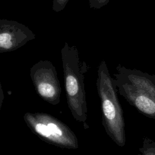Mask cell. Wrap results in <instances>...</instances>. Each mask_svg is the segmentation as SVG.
<instances>
[{"instance_id":"1","label":"cell","mask_w":155,"mask_h":155,"mask_svg":"<svg viewBox=\"0 0 155 155\" xmlns=\"http://www.w3.org/2000/svg\"><path fill=\"white\" fill-rule=\"evenodd\" d=\"M114 74L117 92L144 116L155 119V74L118 65Z\"/></svg>"},{"instance_id":"2","label":"cell","mask_w":155,"mask_h":155,"mask_svg":"<svg viewBox=\"0 0 155 155\" xmlns=\"http://www.w3.org/2000/svg\"><path fill=\"white\" fill-rule=\"evenodd\" d=\"M97 91L102 110V124L107 134L119 147L126 142L123 111L117 97V90L105 61L97 69Z\"/></svg>"},{"instance_id":"3","label":"cell","mask_w":155,"mask_h":155,"mask_svg":"<svg viewBox=\"0 0 155 155\" xmlns=\"http://www.w3.org/2000/svg\"><path fill=\"white\" fill-rule=\"evenodd\" d=\"M61 59L67 101L74 119L86 125L87 106L84 73L87 71L85 62H81L76 46L65 42L61 49Z\"/></svg>"},{"instance_id":"4","label":"cell","mask_w":155,"mask_h":155,"mask_svg":"<svg viewBox=\"0 0 155 155\" xmlns=\"http://www.w3.org/2000/svg\"><path fill=\"white\" fill-rule=\"evenodd\" d=\"M23 118L30 130L44 142L62 148H79L75 133L56 117L44 113L27 112Z\"/></svg>"},{"instance_id":"5","label":"cell","mask_w":155,"mask_h":155,"mask_svg":"<svg viewBox=\"0 0 155 155\" xmlns=\"http://www.w3.org/2000/svg\"><path fill=\"white\" fill-rule=\"evenodd\" d=\"M30 75L38 95L48 103L56 105L61 101V87L56 67L48 60H41L30 68Z\"/></svg>"},{"instance_id":"6","label":"cell","mask_w":155,"mask_h":155,"mask_svg":"<svg viewBox=\"0 0 155 155\" xmlns=\"http://www.w3.org/2000/svg\"><path fill=\"white\" fill-rule=\"evenodd\" d=\"M35 37L25 25L16 21L0 19V53L15 51Z\"/></svg>"},{"instance_id":"7","label":"cell","mask_w":155,"mask_h":155,"mask_svg":"<svg viewBox=\"0 0 155 155\" xmlns=\"http://www.w3.org/2000/svg\"><path fill=\"white\" fill-rule=\"evenodd\" d=\"M139 151L137 155H155V141L147 137H144Z\"/></svg>"},{"instance_id":"8","label":"cell","mask_w":155,"mask_h":155,"mask_svg":"<svg viewBox=\"0 0 155 155\" xmlns=\"http://www.w3.org/2000/svg\"><path fill=\"white\" fill-rule=\"evenodd\" d=\"M69 0H53L52 9L56 12L62 11L65 7Z\"/></svg>"},{"instance_id":"9","label":"cell","mask_w":155,"mask_h":155,"mask_svg":"<svg viewBox=\"0 0 155 155\" xmlns=\"http://www.w3.org/2000/svg\"><path fill=\"white\" fill-rule=\"evenodd\" d=\"M110 0H88L89 5L91 8L99 9L107 5Z\"/></svg>"},{"instance_id":"10","label":"cell","mask_w":155,"mask_h":155,"mask_svg":"<svg viewBox=\"0 0 155 155\" xmlns=\"http://www.w3.org/2000/svg\"><path fill=\"white\" fill-rule=\"evenodd\" d=\"M4 99V91H3V88H2V84L0 82V110H1V107L2 106Z\"/></svg>"}]
</instances>
